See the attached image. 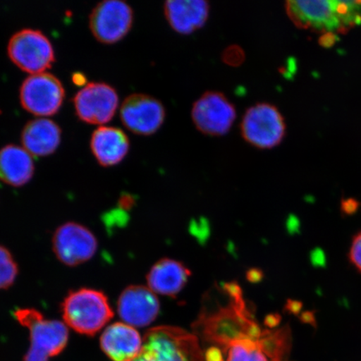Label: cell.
I'll return each instance as SVG.
<instances>
[{"mask_svg":"<svg viewBox=\"0 0 361 361\" xmlns=\"http://www.w3.org/2000/svg\"><path fill=\"white\" fill-rule=\"evenodd\" d=\"M74 83L78 85H82L85 83V78L83 74L75 73L73 75Z\"/></svg>","mask_w":361,"mask_h":361,"instance_id":"27","label":"cell"},{"mask_svg":"<svg viewBox=\"0 0 361 361\" xmlns=\"http://www.w3.org/2000/svg\"><path fill=\"white\" fill-rule=\"evenodd\" d=\"M30 331V348L47 357H53L66 348L69 331L64 323L45 320L40 314L28 327Z\"/></svg>","mask_w":361,"mask_h":361,"instance_id":"16","label":"cell"},{"mask_svg":"<svg viewBox=\"0 0 361 361\" xmlns=\"http://www.w3.org/2000/svg\"><path fill=\"white\" fill-rule=\"evenodd\" d=\"M132 361H156L150 355L147 353L146 351L142 350L141 353L137 356V358L134 359Z\"/></svg>","mask_w":361,"mask_h":361,"instance_id":"26","label":"cell"},{"mask_svg":"<svg viewBox=\"0 0 361 361\" xmlns=\"http://www.w3.org/2000/svg\"><path fill=\"white\" fill-rule=\"evenodd\" d=\"M90 148L99 164L111 166L120 164L129 152L130 142L123 130L100 126L94 130Z\"/></svg>","mask_w":361,"mask_h":361,"instance_id":"15","label":"cell"},{"mask_svg":"<svg viewBox=\"0 0 361 361\" xmlns=\"http://www.w3.org/2000/svg\"><path fill=\"white\" fill-rule=\"evenodd\" d=\"M61 140V130L55 121L39 118L29 121L21 133L23 147L30 155L44 157L55 152Z\"/></svg>","mask_w":361,"mask_h":361,"instance_id":"17","label":"cell"},{"mask_svg":"<svg viewBox=\"0 0 361 361\" xmlns=\"http://www.w3.org/2000/svg\"><path fill=\"white\" fill-rule=\"evenodd\" d=\"M286 10L300 29L331 36L348 32L361 25V1H288Z\"/></svg>","mask_w":361,"mask_h":361,"instance_id":"1","label":"cell"},{"mask_svg":"<svg viewBox=\"0 0 361 361\" xmlns=\"http://www.w3.org/2000/svg\"><path fill=\"white\" fill-rule=\"evenodd\" d=\"M243 139L259 149H271L286 137V124L281 112L269 103H258L248 108L240 125Z\"/></svg>","mask_w":361,"mask_h":361,"instance_id":"4","label":"cell"},{"mask_svg":"<svg viewBox=\"0 0 361 361\" xmlns=\"http://www.w3.org/2000/svg\"><path fill=\"white\" fill-rule=\"evenodd\" d=\"M117 310L124 323L133 327H145L156 319L160 305L156 293L150 288L133 286L121 293Z\"/></svg>","mask_w":361,"mask_h":361,"instance_id":"12","label":"cell"},{"mask_svg":"<svg viewBox=\"0 0 361 361\" xmlns=\"http://www.w3.org/2000/svg\"><path fill=\"white\" fill-rule=\"evenodd\" d=\"M18 275V266L11 252L0 245V290L10 288Z\"/></svg>","mask_w":361,"mask_h":361,"instance_id":"21","label":"cell"},{"mask_svg":"<svg viewBox=\"0 0 361 361\" xmlns=\"http://www.w3.org/2000/svg\"><path fill=\"white\" fill-rule=\"evenodd\" d=\"M97 239L87 228L76 223H66L56 229L53 237V250L66 265L85 263L96 254Z\"/></svg>","mask_w":361,"mask_h":361,"instance_id":"10","label":"cell"},{"mask_svg":"<svg viewBox=\"0 0 361 361\" xmlns=\"http://www.w3.org/2000/svg\"><path fill=\"white\" fill-rule=\"evenodd\" d=\"M20 103L25 110L39 116L56 114L65 98V90L56 76L42 72L30 75L22 83Z\"/></svg>","mask_w":361,"mask_h":361,"instance_id":"6","label":"cell"},{"mask_svg":"<svg viewBox=\"0 0 361 361\" xmlns=\"http://www.w3.org/2000/svg\"><path fill=\"white\" fill-rule=\"evenodd\" d=\"M133 11L123 0H104L97 4L89 17L90 29L98 42L114 44L132 29Z\"/></svg>","mask_w":361,"mask_h":361,"instance_id":"8","label":"cell"},{"mask_svg":"<svg viewBox=\"0 0 361 361\" xmlns=\"http://www.w3.org/2000/svg\"><path fill=\"white\" fill-rule=\"evenodd\" d=\"M49 359L39 352L30 349L25 356L24 361H49Z\"/></svg>","mask_w":361,"mask_h":361,"instance_id":"25","label":"cell"},{"mask_svg":"<svg viewBox=\"0 0 361 361\" xmlns=\"http://www.w3.org/2000/svg\"><path fill=\"white\" fill-rule=\"evenodd\" d=\"M142 350L156 361H205L197 338L179 328L150 329L143 338Z\"/></svg>","mask_w":361,"mask_h":361,"instance_id":"3","label":"cell"},{"mask_svg":"<svg viewBox=\"0 0 361 361\" xmlns=\"http://www.w3.org/2000/svg\"><path fill=\"white\" fill-rule=\"evenodd\" d=\"M188 269L183 264L171 259H162L153 266L147 275L148 288L162 295H177L187 283Z\"/></svg>","mask_w":361,"mask_h":361,"instance_id":"19","label":"cell"},{"mask_svg":"<svg viewBox=\"0 0 361 361\" xmlns=\"http://www.w3.org/2000/svg\"><path fill=\"white\" fill-rule=\"evenodd\" d=\"M73 102L80 120L88 124L102 125L109 123L115 116L119 98L110 85L92 82L76 93Z\"/></svg>","mask_w":361,"mask_h":361,"instance_id":"9","label":"cell"},{"mask_svg":"<svg viewBox=\"0 0 361 361\" xmlns=\"http://www.w3.org/2000/svg\"><path fill=\"white\" fill-rule=\"evenodd\" d=\"M350 264L361 273V231L352 238L349 251Z\"/></svg>","mask_w":361,"mask_h":361,"instance_id":"23","label":"cell"},{"mask_svg":"<svg viewBox=\"0 0 361 361\" xmlns=\"http://www.w3.org/2000/svg\"><path fill=\"white\" fill-rule=\"evenodd\" d=\"M269 334L264 331L260 336L239 338L219 350L222 352L225 361H269L266 355Z\"/></svg>","mask_w":361,"mask_h":361,"instance_id":"20","label":"cell"},{"mask_svg":"<svg viewBox=\"0 0 361 361\" xmlns=\"http://www.w3.org/2000/svg\"><path fill=\"white\" fill-rule=\"evenodd\" d=\"M61 311L67 326L85 336L96 335L114 315L105 293L92 288L71 292Z\"/></svg>","mask_w":361,"mask_h":361,"instance_id":"2","label":"cell"},{"mask_svg":"<svg viewBox=\"0 0 361 361\" xmlns=\"http://www.w3.org/2000/svg\"><path fill=\"white\" fill-rule=\"evenodd\" d=\"M121 119L130 132L142 135L154 134L164 124L165 107L157 99L144 94H133L121 106Z\"/></svg>","mask_w":361,"mask_h":361,"instance_id":"11","label":"cell"},{"mask_svg":"<svg viewBox=\"0 0 361 361\" xmlns=\"http://www.w3.org/2000/svg\"><path fill=\"white\" fill-rule=\"evenodd\" d=\"M237 117L235 106L225 94L207 92L193 104L192 118L196 128L210 137H221L232 128Z\"/></svg>","mask_w":361,"mask_h":361,"instance_id":"7","label":"cell"},{"mask_svg":"<svg viewBox=\"0 0 361 361\" xmlns=\"http://www.w3.org/2000/svg\"><path fill=\"white\" fill-rule=\"evenodd\" d=\"M8 55L16 66L31 75L42 73L55 61V51L42 31L23 29L8 44Z\"/></svg>","mask_w":361,"mask_h":361,"instance_id":"5","label":"cell"},{"mask_svg":"<svg viewBox=\"0 0 361 361\" xmlns=\"http://www.w3.org/2000/svg\"><path fill=\"white\" fill-rule=\"evenodd\" d=\"M210 6L204 0H171L164 4L166 20L176 32L190 35L209 19Z\"/></svg>","mask_w":361,"mask_h":361,"instance_id":"14","label":"cell"},{"mask_svg":"<svg viewBox=\"0 0 361 361\" xmlns=\"http://www.w3.org/2000/svg\"><path fill=\"white\" fill-rule=\"evenodd\" d=\"M359 209V202L354 200L342 202L341 211L345 214H353Z\"/></svg>","mask_w":361,"mask_h":361,"instance_id":"24","label":"cell"},{"mask_svg":"<svg viewBox=\"0 0 361 361\" xmlns=\"http://www.w3.org/2000/svg\"><path fill=\"white\" fill-rule=\"evenodd\" d=\"M223 61L230 66H239L245 60V53L238 45L228 47L223 53Z\"/></svg>","mask_w":361,"mask_h":361,"instance_id":"22","label":"cell"},{"mask_svg":"<svg viewBox=\"0 0 361 361\" xmlns=\"http://www.w3.org/2000/svg\"><path fill=\"white\" fill-rule=\"evenodd\" d=\"M143 341L133 326L115 323L101 337V348L113 361H132L141 353Z\"/></svg>","mask_w":361,"mask_h":361,"instance_id":"13","label":"cell"},{"mask_svg":"<svg viewBox=\"0 0 361 361\" xmlns=\"http://www.w3.org/2000/svg\"><path fill=\"white\" fill-rule=\"evenodd\" d=\"M35 173L32 157L24 147L7 145L0 149V180L12 187L29 183Z\"/></svg>","mask_w":361,"mask_h":361,"instance_id":"18","label":"cell"}]
</instances>
